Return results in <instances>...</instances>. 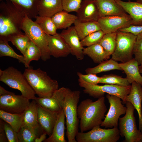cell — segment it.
Wrapping results in <instances>:
<instances>
[{"mask_svg":"<svg viewBox=\"0 0 142 142\" xmlns=\"http://www.w3.org/2000/svg\"><path fill=\"white\" fill-rule=\"evenodd\" d=\"M5 37L8 42H11L20 51L23 55H24L27 47L31 41L26 34H14Z\"/></svg>","mask_w":142,"mask_h":142,"instance_id":"1f68e13d","label":"cell"},{"mask_svg":"<svg viewBox=\"0 0 142 142\" xmlns=\"http://www.w3.org/2000/svg\"><path fill=\"white\" fill-rule=\"evenodd\" d=\"M139 71L140 73L142 74V65H140L139 67Z\"/></svg>","mask_w":142,"mask_h":142,"instance_id":"c3c4849f","label":"cell"},{"mask_svg":"<svg viewBox=\"0 0 142 142\" xmlns=\"http://www.w3.org/2000/svg\"><path fill=\"white\" fill-rule=\"evenodd\" d=\"M99 83L117 85L122 86H128L130 84L127 79L113 74L105 75L101 77Z\"/></svg>","mask_w":142,"mask_h":142,"instance_id":"74e56055","label":"cell"},{"mask_svg":"<svg viewBox=\"0 0 142 142\" xmlns=\"http://www.w3.org/2000/svg\"><path fill=\"white\" fill-rule=\"evenodd\" d=\"M46 133H43L38 137L36 138L35 140V142H42L44 141L46 138Z\"/></svg>","mask_w":142,"mask_h":142,"instance_id":"bcb514c9","label":"cell"},{"mask_svg":"<svg viewBox=\"0 0 142 142\" xmlns=\"http://www.w3.org/2000/svg\"><path fill=\"white\" fill-rule=\"evenodd\" d=\"M9 0L30 18H35L38 16V5L40 0Z\"/></svg>","mask_w":142,"mask_h":142,"instance_id":"484cf974","label":"cell"},{"mask_svg":"<svg viewBox=\"0 0 142 142\" xmlns=\"http://www.w3.org/2000/svg\"><path fill=\"white\" fill-rule=\"evenodd\" d=\"M93 0V1H95V0Z\"/></svg>","mask_w":142,"mask_h":142,"instance_id":"f5cc1de1","label":"cell"},{"mask_svg":"<svg viewBox=\"0 0 142 142\" xmlns=\"http://www.w3.org/2000/svg\"><path fill=\"white\" fill-rule=\"evenodd\" d=\"M25 14L11 1H1L0 3V37L24 34L21 27Z\"/></svg>","mask_w":142,"mask_h":142,"instance_id":"7a4b0ae2","label":"cell"},{"mask_svg":"<svg viewBox=\"0 0 142 142\" xmlns=\"http://www.w3.org/2000/svg\"><path fill=\"white\" fill-rule=\"evenodd\" d=\"M105 34L101 30L92 33L81 40L82 45L87 47L99 43Z\"/></svg>","mask_w":142,"mask_h":142,"instance_id":"f35d334b","label":"cell"},{"mask_svg":"<svg viewBox=\"0 0 142 142\" xmlns=\"http://www.w3.org/2000/svg\"><path fill=\"white\" fill-rule=\"evenodd\" d=\"M78 76L79 85L84 88L83 91L84 93L92 97L98 99L104 96L105 93H107L119 97L122 100L123 103L125 104L126 98L130 92L131 85L122 86L109 84L103 85L92 84L85 82L80 75Z\"/></svg>","mask_w":142,"mask_h":142,"instance_id":"8992f818","label":"cell"},{"mask_svg":"<svg viewBox=\"0 0 142 142\" xmlns=\"http://www.w3.org/2000/svg\"><path fill=\"white\" fill-rule=\"evenodd\" d=\"M35 22L46 34L54 35L57 34V29L51 18L37 16Z\"/></svg>","mask_w":142,"mask_h":142,"instance_id":"e575fe53","label":"cell"},{"mask_svg":"<svg viewBox=\"0 0 142 142\" xmlns=\"http://www.w3.org/2000/svg\"><path fill=\"white\" fill-rule=\"evenodd\" d=\"M13 93L6 90L4 88L0 86V95L10 94Z\"/></svg>","mask_w":142,"mask_h":142,"instance_id":"7dc6e473","label":"cell"},{"mask_svg":"<svg viewBox=\"0 0 142 142\" xmlns=\"http://www.w3.org/2000/svg\"><path fill=\"white\" fill-rule=\"evenodd\" d=\"M6 37H0V57L7 56L17 59L20 62L24 64V57L23 55L17 54L9 45Z\"/></svg>","mask_w":142,"mask_h":142,"instance_id":"d6a6232c","label":"cell"},{"mask_svg":"<svg viewBox=\"0 0 142 142\" xmlns=\"http://www.w3.org/2000/svg\"><path fill=\"white\" fill-rule=\"evenodd\" d=\"M77 75H80L83 79L86 82L91 84H98L99 83L101 77L97 76L96 74L89 73L84 74L82 73L78 72Z\"/></svg>","mask_w":142,"mask_h":142,"instance_id":"7bdbcfd3","label":"cell"},{"mask_svg":"<svg viewBox=\"0 0 142 142\" xmlns=\"http://www.w3.org/2000/svg\"><path fill=\"white\" fill-rule=\"evenodd\" d=\"M100 17L128 14L115 0H95Z\"/></svg>","mask_w":142,"mask_h":142,"instance_id":"ffe728a7","label":"cell"},{"mask_svg":"<svg viewBox=\"0 0 142 142\" xmlns=\"http://www.w3.org/2000/svg\"><path fill=\"white\" fill-rule=\"evenodd\" d=\"M0 80L11 88L19 90L22 95L29 100L36 98L23 74L12 66L3 70L0 69Z\"/></svg>","mask_w":142,"mask_h":142,"instance_id":"5b68a950","label":"cell"},{"mask_svg":"<svg viewBox=\"0 0 142 142\" xmlns=\"http://www.w3.org/2000/svg\"><path fill=\"white\" fill-rule=\"evenodd\" d=\"M137 36L131 33L117 32L116 43L111 58L116 62L124 63L133 58L134 44Z\"/></svg>","mask_w":142,"mask_h":142,"instance_id":"9c48e42d","label":"cell"},{"mask_svg":"<svg viewBox=\"0 0 142 142\" xmlns=\"http://www.w3.org/2000/svg\"><path fill=\"white\" fill-rule=\"evenodd\" d=\"M59 34L69 47L70 54L75 56L78 60H83L84 55L83 52L84 48L74 26L63 30Z\"/></svg>","mask_w":142,"mask_h":142,"instance_id":"5bb4252c","label":"cell"},{"mask_svg":"<svg viewBox=\"0 0 142 142\" xmlns=\"http://www.w3.org/2000/svg\"><path fill=\"white\" fill-rule=\"evenodd\" d=\"M4 128L8 142H19L17 133L9 124L4 121Z\"/></svg>","mask_w":142,"mask_h":142,"instance_id":"b9f144b4","label":"cell"},{"mask_svg":"<svg viewBox=\"0 0 142 142\" xmlns=\"http://www.w3.org/2000/svg\"><path fill=\"white\" fill-rule=\"evenodd\" d=\"M142 134L140 138V142H142V131H141Z\"/></svg>","mask_w":142,"mask_h":142,"instance_id":"f907efd6","label":"cell"},{"mask_svg":"<svg viewBox=\"0 0 142 142\" xmlns=\"http://www.w3.org/2000/svg\"><path fill=\"white\" fill-rule=\"evenodd\" d=\"M74 24L80 40L89 34L101 30L97 21H81L77 19Z\"/></svg>","mask_w":142,"mask_h":142,"instance_id":"4316f807","label":"cell"},{"mask_svg":"<svg viewBox=\"0 0 142 142\" xmlns=\"http://www.w3.org/2000/svg\"><path fill=\"white\" fill-rule=\"evenodd\" d=\"M24 113L13 114L0 110V118L9 124L17 133L22 127L24 118Z\"/></svg>","mask_w":142,"mask_h":142,"instance_id":"f546056e","label":"cell"},{"mask_svg":"<svg viewBox=\"0 0 142 142\" xmlns=\"http://www.w3.org/2000/svg\"><path fill=\"white\" fill-rule=\"evenodd\" d=\"M136 2L142 3V0H136Z\"/></svg>","mask_w":142,"mask_h":142,"instance_id":"681fc988","label":"cell"},{"mask_svg":"<svg viewBox=\"0 0 142 142\" xmlns=\"http://www.w3.org/2000/svg\"><path fill=\"white\" fill-rule=\"evenodd\" d=\"M76 16L80 21H97L100 17L95 1L83 0Z\"/></svg>","mask_w":142,"mask_h":142,"instance_id":"ac0fdd59","label":"cell"},{"mask_svg":"<svg viewBox=\"0 0 142 142\" xmlns=\"http://www.w3.org/2000/svg\"><path fill=\"white\" fill-rule=\"evenodd\" d=\"M83 0H62L63 10L68 12H77Z\"/></svg>","mask_w":142,"mask_h":142,"instance_id":"ab89813d","label":"cell"},{"mask_svg":"<svg viewBox=\"0 0 142 142\" xmlns=\"http://www.w3.org/2000/svg\"><path fill=\"white\" fill-rule=\"evenodd\" d=\"M62 0H40L38 5V15L52 18L63 11Z\"/></svg>","mask_w":142,"mask_h":142,"instance_id":"603a6c76","label":"cell"},{"mask_svg":"<svg viewBox=\"0 0 142 142\" xmlns=\"http://www.w3.org/2000/svg\"><path fill=\"white\" fill-rule=\"evenodd\" d=\"M29 99L12 93L0 95V110L13 114L23 113L29 105Z\"/></svg>","mask_w":142,"mask_h":142,"instance_id":"7c38bea8","label":"cell"},{"mask_svg":"<svg viewBox=\"0 0 142 142\" xmlns=\"http://www.w3.org/2000/svg\"><path fill=\"white\" fill-rule=\"evenodd\" d=\"M83 52L84 55L88 56L96 63L99 64L110 57L99 43L84 48Z\"/></svg>","mask_w":142,"mask_h":142,"instance_id":"83f0119b","label":"cell"},{"mask_svg":"<svg viewBox=\"0 0 142 142\" xmlns=\"http://www.w3.org/2000/svg\"><path fill=\"white\" fill-rule=\"evenodd\" d=\"M24 65L26 68L30 67L31 62L38 61L41 58V53L39 48L33 42L30 41L26 50L25 54Z\"/></svg>","mask_w":142,"mask_h":142,"instance_id":"d590c367","label":"cell"},{"mask_svg":"<svg viewBox=\"0 0 142 142\" xmlns=\"http://www.w3.org/2000/svg\"><path fill=\"white\" fill-rule=\"evenodd\" d=\"M129 93L126 98V102L131 103L137 110L139 117V130L142 131V86L135 82L131 83Z\"/></svg>","mask_w":142,"mask_h":142,"instance_id":"d6986e66","label":"cell"},{"mask_svg":"<svg viewBox=\"0 0 142 142\" xmlns=\"http://www.w3.org/2000/svg\"><path fill=\"white\" fill-rule=\"evenodd\" d=\"M115 0L130 16L132 19V25H142V3L137 2Z\"/></svg>","mask_w":142,"mask_h":142,"instance_id":"44dd1931","label":"cell"},{"mask_svg":"<svg viewBox=\"0 0 142 142\" xmlns=\"http://www.w3.org/2000/svg\"><path fill=\"white\" fill-rule=\"evenodd\" d=\"M119 31L131 33L137 36L142 33V25L138 26L131 25L127 27L120 29Z\"/></svg>","mask_w":142,"mask_h":142,"instance_id":"ee69618b","label":"cell"},{"mask_svg":"<svg viewBox=\"0 0 142 142\" xmlns=\"http://www.w3.org/2000/svg\"><path fill=\"white\" fill-rule=\"evenodd\" d=\"M43 133L41 128L33 130L22 126L17 133L19 142H33Z\"/></svg>","mask_w":142,"mask_h":142,"instance_id":"836d02e7","label":"cell"},{"mask_svg":"<svg viewBox=\"0 0 142 142\" xmlns=\"http://www.w3.org/2000/svg\"><path fill=\"white\" fill-rule=\"evenodd\" d=\"M65 116L63 110L59 113L51 135L44 142H66L65 138Z\"/></svg>","mask_w":142,"mask_h":142,"instance_id":"d4e9b609","label":"cell"},{"mask_svg":"<svg viewBox=\"0 0 142 142\" xmlns=\"http://www.w3.org/2000/svg\"><path fill=\"white\" fill-rule=\"evenodd\" d=\"M107 110L104 96L94 102L89 98L81 102L77 108L80 132H84L100 126Z\"/></svg>","mask_w":142,"mask_h":142,"instance_id":"6da1fadb","label":"cell"},{"mask_svg":"<svg viewBox=\"0 0 142 142\" xmlns=\"http://www.w3.org/2000/svg\"><path fill=\"white\" fill-rule=\"evenodd\" d=\"M117 32L105 34L99 43L110 56L113 53L115 48Z\"/></svg>","mask_w":142,"mask_h":142,"instance_id":"8d00e7d4","label":"cell"},{"mask_svg":"<svg viewBox=\"0 0 142 142\" xmlns=\"http://www.w3.org/2000/svg\"><path fill=\"white\" fill-rule=\"evenodd\" d=\"M36 94L39 97L48 98L59 89L58 81L52 79L40 68L25 69L23 73Z\"/></svg>","mask_w":142,"mask_h":142,"instance_id":"277c9868","label":"cell"},{"mask_svg":"<svg viewBox=\"0 0 142 142\" xmlns=\"http://www.w3.org/2000/svg\"><path fill=\"white\" fill-rule=\"evenodd\" d=\"M69 88L62 87L48 98L36 97L34 100L37 104L52 111L58 113L62 110V102Z\"/></svg>","mask_w":142,"mask_h":142,"instance_id":"9a60e30c","label":"cell"},{"mask_svg":"<svg viewBox=\"0 0 142 142\" xmlns=\"http://www.w3.org/2000/svg\"><path fill=\"white\" fill-rule=\"evenodd\" d=\"M80 92L69 89L62 102V107L65 116L66 135L68 142H77L76 136L79 132V120L77 113Z\"/></svg>","mask_w":142,"mask_h":142,"instance_id":"3957f363","label":"cell"},{"mask_svg":"<svg viewBox=\"0 0 142 142\" xmlns=\"http://www.w3.org/2000/svg\"><path fill=\"white\" fill-rule=\"evenodd\" d=\"M114 70H123L119 66V63L111 58L109 60L103 61L94 67L88 68L85 70V71L87 74H97Z\"/></svg>","mask_w":142,"mask_h":142,"instance_id":"4dcf8cb0","label":"cell"},{"mask_svg":"<svg viewBox=\"0 0 142 142\" xmlns=\"http://www.w3.org/2000/svg\"><path fill=\"white\" fill-rule=\"evenodd\" d=\"M97 22L101 30L105 34L116 32L132 24V19L128 14L100 17Z\"/></svg>","mask_w":142,"mask_h":142,"instance_id":"4fadbf2b","label":"cell"},{"mask_svg":"<svg viewBox=\"0 0 142 142\" xmlns=\"http://www.w3.org/2000/svg\"><path fill=\"white\" fill-rule=\"evenodd\" d=\"M128 1H130L131 0H128Z\"/></svg>","mask_w":142,"mask_h":142,"instance_id":"816d5d0a","label":"cell"},{"mask_svg":"<svg viewBox=\"0 0 142 142\" xmlns=\"http://www.w3.org/2000/svg\"><path fill=\"white\" fill-rule=\"evenodd\" d=\"M38 120L44 132L49 136L51 135L59 113L54 112L37 104Z\"/></svg>","mask_w":142,"mask_h":142,"instance_id":"e0dca14e","label":"cell"},{"mask_svg":"<svg viewBox=\"0 0 142 142\" xmlns=\"http://www.w3.org/2000/svg\"><path fill=\"white\" fill-rule=\"evenodd\" d=\"M4 122L0 120V142H8L4 128Z\"/></svg>","mask_w":142,"mask_h":142,"instance_id":"f6af8a7d","label":"cell"},{"mask_svg":"<svg viewBox=\"0 0 142 142\" xmlns=\"http://www.w3.org/2000/svg\"><path fill=\"white\" fill-rule=\"evenodd\" d=\"M127 110L125 115L119 119L120 135L124 137L125 142H140L141 132L137 128L134 115L135 108L130 102L125 103Z\"/></svg>","mask_w":142,"mask_h":142,"instance_id":"ba28073f","label":"cell"},{"mask_svg":"<svg viewBox=\"0 0 142 142\" xmlns=\"http://www.w3.org/2000/svg\"><path fill=\"white\" fill-rule=\"evenodd\" d=\"M21 29L39 48L41 53V59L43 61L50 59V55L48 49L46 34L38 25L31 19L25 15Z\"/></svg>","mask_w":142,"mask_h":142,"instance_id":"52a82bcc","label":"cell"},{"mask_svg":"<svg viewBox=\"0 0 142 142\" xmlns=\"http://www.w3.org/2000/svg\"><path fill=\"white\" fill-rule=\"evenodd\" d=\"M119 65L126 75V78L130 84L135 82L142 86V76L139 71V65L134 58L127 62L120 63Z\"/></svg>","mask_w":142,"mask_h":142,"instance_id":"cb8c5ba5","label":"cell"},{"mask_svg":"<svg viewBox=\"0 0 142 142\" xmlns=\"http://www.w3.org/2000/svg\"><path fill=\"white\" fill-rule=\"evenodd\" d=\"M50 56L58 58L67 57L70 54L68 45L59 34L54 35L46 34Z\"/></svg>","mask_w":142,"mask_h":142,"instance_id":"2e32d148","label":"cell"},{"mask_svg":"<svg viewBox=\"0 0 142 142\" xmlns=\"http://www.w3.org/2000/svg\"><path fill=\"white\" fill-rule=\"evenodd\" d=\"M24 113L23 120L22 126L33 130L41 128L38 120L37 104L34 100H32L30 103Z\"/></svg>","mask_w":142,"mask_h":142,"instance_id":"7402d4cb","label":"cell"},{"mask_svg":"<svg viewBox=\"0 0 142 142\" xmlns=\"http://www.w3.org/2000/svg\"><path fill=\"white\" fill-rule=\"evenodd\" d=\"M133 54L139 65H142V33L137 36L134 44Z\"/></svg>","mask_w":142,"mask_h":142,"instance_id":"60d3db41","label":"cell"},{"mask_svg":"<svg viewBox=\"0 0 142 142\" xmlns=\"http://www.w3.org/2000/svg\"><path fill=\"white\" fill-rule=\"evenodd\" d=\"M94 127L88 132H78L75 137L77 142H116L120 139L118 127L105 129Z\"/></svg>","mask_w":142,"mask_h":142,"instance_id":"30bf717a","label":"cell"},{"mask_svg":"<svg viewBox=\"0 0 142 142\" xmlns=\"http://www.w3.org/2000/svg\"><path fill=\"white\" fill-rule=\"evenodd\" d=\"M51 18L57 29H67L77 19V16L64 10L55 14Z\"/></svg>","mask_w":142,"mask_h":142,"instance_id":"f1b7e54d","label":"cell"},{"mask_svg":"<svg viewBox=\"0 0 142 142\" xmlns=\"http://www.w3.org/2000/svg\"><path fill=\"white\" fill-rule=\"evenodd\" d=\"M106 97L110 104V108L100 126L109 128L118 127L120 116L125 114L127 108L123 104L119 97L109 94Z\"/></svg>","mask_w":142,"mask_h":142,"instance_id":"8fae6325","label":"cell"}]
</instances>
